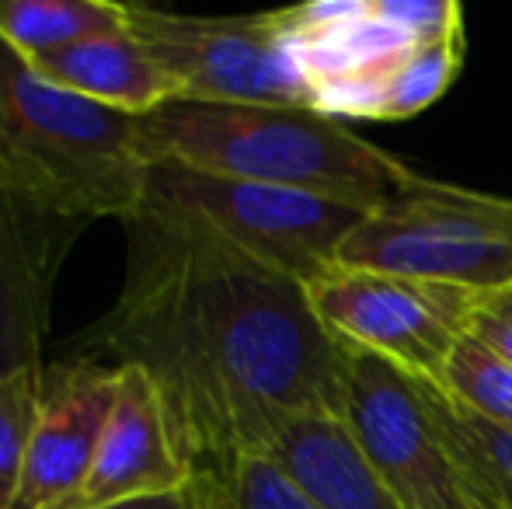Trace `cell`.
I'll return each instance as SVG.
<instances>
[{
  "label": "cell",
  "mask_w": 512,
  "mask_h": 509,
  "mask_svg": "<svg viewBox=\"0 0 512 509\" xmlns=\"http://www.w3.org/2000/svg\"><path fill=\"white\" fill-rule=\"evenodd\" d=\"M122 231V290L84 342L154 381L185 468L262 454L297 419L342 422L349 349L304 283L154 206Z\"/></svg>",
  "instance_id": "obj_1"
},
{
  "label": "cell",
  "mask_w": 512,
  "mask_h": 509,
  "mask_svg": "<svg viewBox=\"0 0 512 509\" xmlns=\"http://www.w3.org/2000/svg\"><path fill=\"white\" fill-rule=\"evenodd\" d=\"M136 150L147 164L314 192L366 213L398 203L422 178L401 157L307 105L171 98L136 119Z\"/></svg>",
  "instance_id": "obj_2"
},
{
  "label": "cell",
  "mask_w": 512,
  "mask_h": 509,
  "mask_svg": "<svg viewBox=\"0 0 512 509\" xmlns=\"http://www.w3.org/2000/svg\"><path fill=\"white\" fill-rule=\"evenodd\" d=\"M0 178L70 220H119L143 206L136 116L53 84L0 35Z\"/></svg>",
  "instance_id": "obj_3"
},
{
  "label": "cell",
  "mask_w": 512,
  "mask_h": 509,
  "mask_svg": "<svg viewBox=\"0 0 512 509\" xmlns=\"http://www.w3.org/2000/svg\"><path fill=\"white\" fill-rule=\"evenodd\" d=\"M143 206L175 213L220 245L304 286L338 269V252L366 217V210L314 192L203 175L164 161L147 164Z\"/></svg>",
  "instance_id": "obj_4"
},
{
  "label": "cell",
  "mask_w": 512,
  "mask_h": 509,
  "mask_svg": "<svg viewBox=\"0 0 512 509\" xmlns=\"http://www.w3.org/2000/svg\"><path fill=\"white\" fill-rule=\"evenodd\" d=\"M338 269L387 272L474 293L512 286V199L436 178L373 210L338 252Z\"/></svg>",
  "instance_id": "obj_5"
},
{
  "label": "cell",
  "mask_w": 512,
  "mask_h": 509,
  "mask_svg": "<svg viewBox=\"0 0 512 509\" xmlns=\"http://www.w3.org/2000/svg\"><path fill=\"white\" fill-rule=\"evenodd\" d=\"M126 28L175 84L178 98L227 105H307L310 88L269 14L199 18L122 4Z\"/></svg>",
  "instance_id": "obj_6"
},
{
  "label": "cell",
  "mask_w": 512,
  "mask_h": 509,
  "mask_svg": "<svg viewBox=\"0 0 512 509\" xmlns=\"http://www.w3.org/2000/svg\"><path fill=\"white\" fill-rule=\"evenodd\" d=\"M307 290L317 318L338 342L436 387L453 349L471 332L481 297L464 286L359 269H331Z\"/></svg>",
  "instance_id": "obj_7"
},
{
  "label": "cell",
  "mask_w": 512,
  "mask_h": 509,
  "mask_svg": "<svg viewBox=\"0 0 512 509\" xmlns=\"http://www.w3.org/2000/svg\"><path fill=\"white\" fill-rule=\"evenodd\" d=\"M349 349L342 422L363 461L405 509H481L425 401V387L398 367Z\"/></svg>",
  "instance_id": "obj_8"
},
{
  "label": "cell",
  "mask_w": 512,
  "mask_h": 509,
  "mask_svg": "<svg viewBox=\"0 0 512 509\" xmlns=\"http://www.w3.org/2000/svg\"><path fill=\"white\" fill-rule=\"evenodd\" d=\"M84 227L0 178V377L46 367L56 276Z\"/></svg>",
  "instance_id": "obj_9"
},
{
  "label": "cell",
  "mask_w": 512,
  "mask_h": 509,
  "mask_svg": "<svg viewBox=\"0 0 512 509\" xmlns=\"http://www.w3.org/2000/svg\"><path fill=\"white\" fill-rule=\"evenodd\" d=\"M112 398L115 367L98 360L46 363L18 509H67L77 503Z\"/></svg>",
  "instance_id": "obj_10"
},
{
  "label": "cell",
  "mask_w": 512,
  "mask_h": 509,
  "mask_svg": "<svg viewBox=\"0 0 512 509\" xmlns=\"http://www.w3.org/2000/svg\"><path fill=\"white\" fill-rule=\"evenodd\" d=\"M115 367V363H112ZM189 482L171 422L154 381L140 367H115V398L98 440L95 461L74 506H105L154 496Z\"/></svg>",
  "instance_id": "obj_11"
},
{
  "label": "cell",
  "mask_w": 512,
  "mask_h": 509,
  "mask_svg": "<svg viewBox=\"0 0 512 509\" xmlns=\"http://www.w3.org/2000/svg\"><path fill=\"white\" fill-rule=\"evenodd\" d=\"M321 509H405L380 485L345 422L297 419L262 450Z\"/></svg>",
  "instance_id": "obj_12"
},
{
  "label": "cell",
  "mask_w": 512,
  "mask_h": 509,
  "mask_svg": "<svg viewBox=\"0 0 512 509\" xmlns=\"http://www.w3.org/2000/svg\"><path fill=\"white\" fill-rule=\"evenodd\" d=\"M32 63L60 88L136 119L178 98L168 74L133 39L129 28L56 49V53H46Z\"/></svg>",
  "instance_id": "obj_13"
},
{
  "label": "cell",
  "mask_w": 512,
  "mask_h": 509,
  "mask_svg": "<svg viewBox=\"0 0 512 509\" xmlns=\"http://www.w3.org/2000/svg\"><path fill=\"white\" fill-rule=\"evenodd\" d=\"M429 412L443 433L450 454L464 468L471 489L478 492L481 509H512V433L474 415L453 401L443 387L422 384Z\"/></svg>",
  "instance_id": "obj_14"
},
{
  "label": "cell",
  "mask_w": 512,
  "mask_h": 509,
  "mask_svg": "<svg viewBox=\"0 0 512 509\" xmlns=\"http://www.w3.org/2000/svg\"><path fill=\"white\" fill-rule=\"evenodd\" d=\"M126 28L115 0H0V35L28 60Z\"/></svg>",
  "instance_id": "obj_15"
},
{
  "label": "cell",
  "mask_w": 512,
  "mask_h": 509,
  "mask_svg": "<svg viewBox=\"0 0 512 509\" xmlns=\"http://www.w3.org/2000/svg\"><path fill=\"white\" fill-rule=\"evenodd\" d=\"M189 482L199 496V509H321L265 454L196 464Z\"/></svg>",
  "instance_id": "obj_16"
},
{
  "label": "cell",
  "mask_w": 512,
  "mask_h": 509,
  "mask_svg": "<svg viewBox=\"0 0 512 509\" xmlns=\"http://www.w3.org/2000/svg\"><path fill=\"white\" fill-rule=\"evenodd\" d=\"M464 63V32L415 46L384 81V123L411 119L436 105L457 81Z\"/></svg>",
  "instance_id": "obj_17"
},
{
  "label": "cell",
  "mask_w": 512,
  "mask_h": 509,
  "mask_svg": "<svg viewBox=\"0 0 512 509\" xmlns=\"http://www.w3.org/2000/svg\"><path fill=\"white\" fill-rule=\"evenodd\" d=\"M439 387L474 415L512 433V367L488 346H481L474 335H464L453 349Z\"/></svg>",
  "instance_id": "obj_18"
},
{
  "label": "cell",
  "mask_w": 512,
  "mask_h": 509,
  "mask_svg": "<svg viewBox=\"0 0 512 509\" xmlns=\"http://www.w3.org/2000/svg\"><path fill=\"white\" fill-rule=\"evenodd\" d=\"M42 370L0 377V509H18L28 443L39 415Z\"/></svg>",
  "instance_id": "obj_19"
},
{
  "label": "cell",
  "mask_w": 512,
  "mask_h": 509,
  "mask_svg": "<svg viewBox=\"0 0 512 509\" xmlns=\"http://www.w3.org/2000/svg\"><path fill=\"white\" fill-rule=\"evenodd\" d=\"M373 14L408 35L415 46L464 32V11L457 0H373Z\"/></svg>",
  "instance_id": "obj_20"
},
{
  "label": "cell",
  "mask_w": 512,
  "mask_h": 509,
  "mask_svg": "<svg viewBox=\"0 0 512 509\" xmlns=\"http://www.w3.org/2000/svg\"><path fill=\"white\" fill-rule=\"evenodd\" d=\"M467 335H474L481 346H488L502 363L512 367V286L481 293Z\"/></svg>",
  "instance_id": "obj_21"
},
{
  "label": "cell",
  "mask_w": 512,
  "mask_h": 509,
  "mask_svg": "<svg viewBox=\"0 0 512 509\" xmlns=\"http://www.w3.org/2000/svg\"><path fill=\"white\" fill-rule=\"evenodd\" d=\"M70 509H199V496L192 489V482H185L182 489L154 492V496L119 499V503H105V506H70Z\"/></svg>",
  "instance_id": "obj_22"
},
{
  "label": "cell",
  "mask_w": 512,
  "mask_h": 509,
  "mask_svg": "<svg viewBox=\"0 0 512 509\" xmlns=\"http://www.w3.org/2000/svg\"><path fill=\"white\" fill-rule=\"evenodd\" d=\"M495 509H499V506H495Z\"/></svg>",
  "instance_id": "obj_23"
},
{
  "label": "cell",
  "mask_w": 512,
  "mask_h": 509,
  "mask_svg": "<svg viewBox=\"0 0 512 509\" xmlns=\"http://www.w3.org/2000/svg\"><path fill=\"white\" fill-rule=\"evenodd\" d=\"M67 509H70V506H67Z\"/></svg>",
  "instance_id": "obj_24"
}]
</instances>
